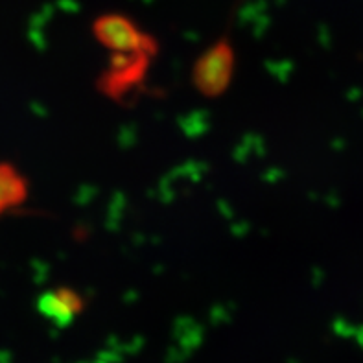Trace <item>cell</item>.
<instances>
[{"mask_svg":"<svg viewBox=\"0 0 363 363\" xmlns=\"http://www.w3.org/2000/svg\"><path fill=\"white\" fill-rule=\"evenodd\" d=\"M235 46L229 35L220 37L199 55L192 67V85L205 98H220L235 76Z\"/></svg>","mask_w":363,"mask_h":363,"instance_id":"1","label":"cell"},{"mask_svg":"<svg viewBox=\"0 0 363 363\" xmlns=\"http://www.w3.org/2000/svg\"><path fill=\"white\" fill-rule=\"evenodd\" d=\"M155 55L147 52H111L107 69L98 78V89L109 100L124 104L131 92L144 85Z\"/></svg>","mask_w":363,"mask_h":363,"instance_id":"2","label":"cell"},{"mask_svg":"<svg viewBox=\"0 0 363 363\" xmlns=\"http://www.w3.org/2000/svg\"><path fill=\"white\" fill-rule=\"evenodd\" d=\"M92 35L109 52H147L159 54V43L143 32L133 18L124 13H104L92 23Z\"/></svg>","mask_w":363,"mask_h":363,"instance_id":"3","label":"cell"},{"mask_svg":"<svg viewBox=\"0 0 363 363\" xmlns=\"http://www.w3.org/2000/svg\"><path fill=\"white\" fill-rule=\"evenodd\" d=\"M82 295L70 288H57L41 297V310L55 319H70L74 313L82 312Z\"/></svg>","mask_w":363,"mask_h":363,"instance_id":"4","label":"cell"},{"mask_svg":"<svg viewBox=\"0 0 363 363\" xmlns=\"http://www.w3.org/2000/svg\"><path fill=\"white\" fill-rule=\"evenodd\" d=\"M28 196L26 183L11 166L0 164V212L23 203Z\"/></svg>","mask_w":363,"mask_h":363,"instance_id":"5","label":"cell"}]
</instances>
